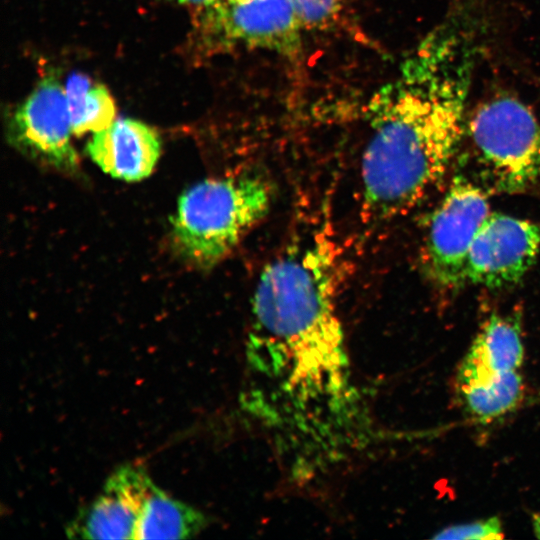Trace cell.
<instances>
[{
    "instance_id": "6da1fadb",
    "label": "cell",
    "mask_w": 540,
    "mask_h": 540,
    "mask_svg": "<svg viewBox=\"0 0 540 540\" xmlns=\"http://www.w3.org/2000/svg\"><path fill=\"white\" fill-rule=\"evenodd\" d=\"M475 62L472 37L456 20L446 21L372 97L361 159L367 219L407 212L443 179L464 140Z\"/></svg>"
},
{
    "instance_id": "7a4b0ae2",
    "label": "cell",
    "mask_w": 540,
    "mask_h": 540,
    "mask_svg": "<svg viewBox=\"0 0 540 540\" xmlns=\"http://www.w3.org/2000/svg\"><path fill=\"white\" fill-rule=\"evenodd\" d=\"M336 262L317 241L270 262L252 298L249 358L260 373L280 379L295 406L316 401L338 408L346 398L348 362L336 310Z\"/></svg>"
},
{
    "instance_id": "3957f363",
    "label": "cell",
    "mask_w": 540,
    "mask_h": 540,
    "mask_svg": "<svg viewBox=\"0 0 540 540\" xmlns=\"http://www.w3.org/2000/svg\"><path fill=\"white\" fill-rule=\"evenodd\" d=\"M271 189L253 175L210 178L179 197L172 220L177 251L207 268L223 260L268 213Z\"/></svg>"
},
{
    "instance_id": "277c9868",
    "label": "cell",
    "mask_w": 540,
    "mask_h": 540,
    "mask_svg": "<svg viewBox=\"0 0 540 540\" xmlns=\"http://www.w3.org/2000/svg\"><path fill=\"white\" fill-rule=\"evenodd\" d=\"M464 140L487 193H520L540 181V121L519 99L480 104L466 121Z\"/></svg>"
},
{
    "instance_id": "5b68a950",
    "label": "cell",
    "mask_w": 540,
    "mask_h": 540,
    "mask_svg": "<svg viewBox=\"0 0 540 540\" xmlns=\"http://www.w3.org/2000/svg\"><path fill=\"white\" fill-rule=\"evenodd\" d=\"M198 42L209 52L235 48L298 52L304 29L292 0H215L198 8Z\"/></svg>"
},
{
    "instance_id": "8992f818",
    "label": "cell",
    "mask_w": 540,
    "mask_h": 540,
    "mask_svg": "<svg viewBox=\"0 0 540 540\" xmlns=\"http://www.w3.org/2000/svg\"><path fill=\"white\" fill-rule=\"evenodd\" d=\"M490 214L487 192L465 174L454 176L431 218L426 239V266L433 281L458 288L472 242Z\"/></svg>"
},
{
    "instance_id": "52a82bcc",
    "label": "cell",
    "mask_w": 540,
    "mask_h": 540,
    "mask_svg": "<svg viewBox=\"0 0 540 540\" xmlns=\"http://www.w3.org/2000/svg\"><path fill=\"white\" fill-rule=\"evenodd\" d=\"M539 249L538 224L490 212L469 250L465 283L489 289L515 285L533 266Z\"/></svg>"
},
{
    "instance_id": "ba28073f",
    "label": "cell",
    "mask_w": 540,
    "mask_h": 540,
    "mask_svg": "<svg viewBox=\"0 0 540 540\" xmlns=\"http://www.w3.org/2000/svg\"><path fill=\"white\" fill-rule=\"evenodd\" d=\"M72 134L65 89L54 77L42 79L9 122V136L17 148L67 172L79 163Z\"/></svg>"
},
{
    "instance_id": "9c48e42d",
    "label": "cell",
    "mask_w": 540,
    "mask_h": 540,
    "mask_svg": "<svg viewBox=\"0 0 540 540\" xmlns=\"http://www.w3.org/2000/svg\"><path fill=\"white\" fill-rule=\"evenodd\" d=\"M153 482L144 467L126 464L107 479L101 494L66 527L73 539H135Z\"/></svg>"
},
{
    "instance_id": "30bf717a",
    "label": "cell",
    "mask_w": 540,
    "mask_h": 540,
    "mask_svg": "<svg viewBox=\"0 0 540 540\" xmlns=\"http://www.w3.org/2000/svg\"><path fill=\"white\" fill-rule=\"evenodd\" d=\"M157 132L145 123L121 118L94 132L86 145L90 158L110 176L139 181L149 176L160 156Z\"/></svg>"
},
{
    "instance_id": "8fae6325",
    "label": "cell",
    "mask_w": 540,
    "mask_h": 540,
    "mask_svg": "<svg viewBox=\"0 0 540 540\" xmlns=\"http://www.w3.org/2000/svg\"><path fill=\"white\" fill-rule=\"evenodd\" d=\"M524 360L521 323L516 315H491L480 327L456 372V389L517 371Z\"/></svg>"
},
{
    "instance_id": "7c38bea8",
    "label": "cell",
    "mask_w": 540,
    "mask_h": 540,
    "mask_svg": "<svg viewBox=\"0 0 540 540\" xmlns=\"http://www.w3.org/2000/svg\"><path fill=\"white\" fill-rule=\"evenodd\" d=\"M206 524L200 511L171 498L153 484L138 520L135 539L191 538Z\"/></svg>"
},
{
    "instance_id": "4fadbf2b",
    "label": "cell",
    "mask_w": 540,
    "mask_h": 540,
    "mask_svg": "<svg viewBox=\"0 0 540 540\" xmlns=\"http://www.w3.org/2000/svg\"><path fill=\"white\" fill-rule=\"evenodd\" d=\"M65 93L74 135L97 132L114 121L115 103L105 86L74 74L67 81Z\"/></svg>"
},
{
    "instance_id": "5bb4252c",
    "label": "cell",
    "mask_w": 540,
    "mask_h": 540,
    "mask_svg": "<svg viewBox=\"0 0 540 540\" xmlns=\"http://www.w3.org/2000/svg\"><path fill=\"white\" fill-rule=\"evenodd\" d=\"M457 391L467 414L480 422H489L508 414L520 404L524 383L517 370Z\"/></svg>"
},
{
    "instance_id": "9a60e30c",
    "label": "cell",
    "mask_w": 540,
    "mask_h": 540,
    "mask_svg": "<svg viewBox=\"0 0 540 540\" xmlns=\"http://www.w3.org/2000/svg\"><path fill=\"white\" fill-rule=\"evenodd\" d=\"M303 28L328 26L353 0H292Z\"/></svg>"
},
{
    "instance_id": "2e32d148",
    "label": "cell",
    "mask_w": 540,
    "mask_h": 540,
    "mask_svg": "<svg viewBox=\"0 0 540 540\" xmlns=\"http://www.w3.org/2000/svg\"><path fill=\"white\" fill-rule=\"evenodd\" d=\"M504 537L503 525L499 517L493 516L469 523L451 525L441 529L433 539L490 540Z\"/></svg>"
},
{
    "instance_id": "e0dca14e",
    "label": "cell",
    "mask_w": 540,
    "mask_h": 540,
    "mask_svg": "<svg viewBox=\"0 0 540 540\" xmlns=\"http://www.w3.org/2000/svg\"><path fill=\"white\" fill-rule=\"evenodd\" d=\"M172 1H176L180 4L194 5L197 8H199V7L207 6L211 4L212 2H214L215 0H172Z\"/></svg>"
},
{
    "instance_id": "ac0fdd59",
    "label": "cell",
    "mask_w": 540,
    "mask_h": 540,
    "mask_svg": "<svg viewBox=\"0 0 540 540\" xmlns=\"http://www.w3.org/2000/svg\"><path fill=\"white\" fill-rule=\"evenodd\" d=\"M531 523L535 536L540 539V513L533 515Z\"/></svg>"
},
{
    "instance_id": "d6986e66",
    "label": "cell",
    "mask_w": 540,
    "mask_h": 540,
    "mask_svg": "<svg viewBox=\"0 0 540 540\" xmlns=\"http://www.w3.org/2000/svg\"><path fill=\"white\" fill-rule=\"evenodd\" d=\"M227 1H235V0H227Z\"/></svg>"
}]
</instances>
